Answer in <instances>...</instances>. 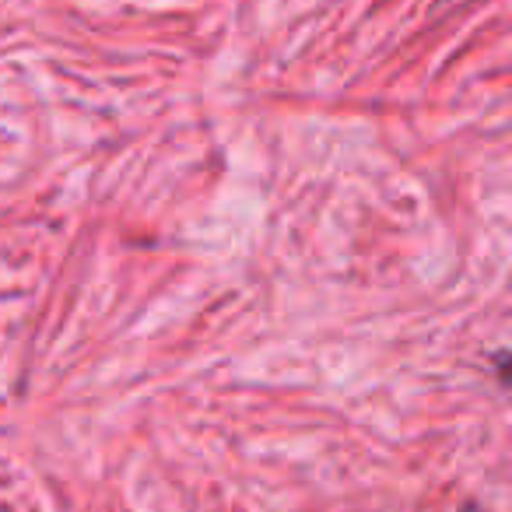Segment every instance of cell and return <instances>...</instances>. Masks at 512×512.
Here are the masks:
<instances>
[{
	"label": "cell",
	"instance_id": "6da1fadb",
	"mask_svg": "<svg viewBox=\"0 0 512 512\" xmlns=\"http://www.w3.org/2000/svg\"><path fill=\"white\" fill-rule=\"evenodd\" d=\"M467 512H481V509H477V505H470V509Z\"/></svg>",
	"mask_w": 512,
	"mask_h": 512
}]
</instances>
